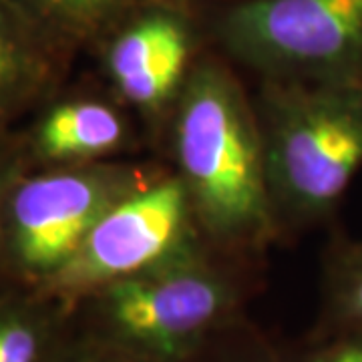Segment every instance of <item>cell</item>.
Wrapping results in <instances>:
<instances>
[{"label":"cell","mask_w":362,"mask_h":362,"mask_svg":"<svg viewBox=\"0 0 362 362\" xmlns=\"http://www.w3.org/2000/svg\"><path fill=\"white\" fill-rule=\"evenodd\" d=\"M180 177L211 247L259 262L282 232L272 206L254 97L223 54H199L165 131Z\"/></svg>","instance_id":"obj_1"},{"label":"cell","mask_w":362,"mask_h":362,"mask_svg":"<svg viewBox=\"0 0 362 362\" xmlns=\"http://www.w3.org/2000/svg\"><path fill=\"white\" fill-rule=\"evenodd\" d=\"M259 262L209 244L93 292L73 306L75 330L149 362H189L246 318Z\"/></svg>","instance_id":"obj_2"},{"label":"cell","mask_w":362,"mask_h":362,"mask_svg":"<svg viewBox=\"0 0 362 362\" xmlns=\"http://www.w3.org/2000/svg\"><path fill=\"white\" fill-rule=\"evenodd\" d=\"M252 97L282 235L332 220L362 169V85L258 81Z\"/></svg>","instance_id":"obj_3"},{"label":"cell","mask_w":362,"mask_h":362,"mask_svg":"<svg viewBox=\"0 0 362 362\" xmlns=\"http://www.w3.org/2000/svg\"><path fill=\"white\" fill-rule=\"evenodd\" d=\"M199 16L207 45L258 81L362 85V0H232Z\"/></svg>","instance_id":"obj_4"},{"label":"cell","mask_w":362,"mask_h":362,"mask_svg":"<svg viewBox=\"0 0 362 362\" xmlns=\"http://www.w3.org/2000/svg\"><path fill=\"white\" fill-rule=\"evenodd\" d=\"M168 168L125 157L18 175L0 221V288H42L109 207Z\"/></svg>","instance_id":"obj_5"},{"label":"cell","mask_w":362,"mask_h":362,"mask_svg":"<svg viewBox=\"0 0 362 362\" xmlns=\"http://www.w3.org/2000/svg\"><path fill=\"white\" fill-rule=\"evenodd\" d=\"M206 244L185 187L168 168L109 207L73 258L39 292L73 308L105 286L159 268Z\"/></svg>","instance_id":"obj_6"},{"label":"cell","mask_w":362,"mask_h":362,"mask_svg":"<svg viewBox=\"0 0 362 362\" xmlns=\"http://www.w3.org/2000/svg\"><path fill=\"white\" fill-rule=\"evenodd\" d=\"M206 47L199 11L185 0H161L125 18L93 57L101 83L135 115L143 135L163 143Z\"/></svg>","instance_id":"obj_7"},{"label":"cell","mask_w":362,"mask_h":362,"mask_svg":"<svg viewBox=\"0 0 362 362\" xmlns=\"http://www.w3.org/2000/svg\"><path fill=\"white\" fill-rule=\"evenodd\" d=\"M16 131L28 169L125 159L143 139L139 121L101 81L89 87L65 83Z\"/></svg>","instance_id":"obj_8"},{"label":"cell","mask_w":362,"mask_h":362,"mask_svg":"<svg viewBox=\"0 0 362 362\" xmlns=\"http://www.w3.org/2000/svg\"><path fill=\"white\" fill-rule=\"evenodd\" d=\"M73 61L18 0H0V131L16 129L61 89Z\"/></svg>","instance_id":"obj_9"},{"label":"cell","mask_w":362,"mask_h":362,"mask_svg":"<svg viewBox=\"0 0 362 362\" xmlns=\"http://www.w3.org/2000/svg\"><path fill=\"white\" fill-rule=\"evenodd\" d=\"M73 332V308L61 300L0 288V362H59Z\"/></svg>","instance_id":"obj_10"},{"label":"cell","mask_w":362,"mask_h":362,"mask_svg":"<svg viewBox=\"0 0 362 362\" xmlns=\"http://www.w3.org/2000/svg\"><path fill=\"white\" fill-rule=\"evenodd\" d=\"M161 0H18L69 54H93L131 14Z\"/></svg>","instance_id":"obj_11"},{"label":"cell","mask_w":362,"mask_h":362,"mask_svg":"<svg viewBox=\"0 0 362 362\" xmlns=\"http://www.w3.org/2000/svg\"><path fill=\"white\" fill-rule=\"evenodd\" d=\"M362 328V240L334 235L324 252L320 310L310 337Z\"/></svg>","instance_id":"obj_12"},{"label":"cell","mask_w":362,"mask_h":362,"mask_svg":"<svg viewBox=\"0 0 362 362\" xmlns=\"http://www.w3.org/2000/svg\"><path fill=\"white\" fill-rule=\"evenodd\" d=\"M189 362H290V354L282 352L259 328L242 318L214 338Z\"/></svg>","instance_id":"obj_13"},{"label":"cell","mask_w":362,"mask_h":362,"mask_svg":"<svg viewBox=\"0 0 362 362\" xmlns=\"http://www.w3.org/2000/svg\"><path fill=\"white\" fill-rule=\"evenodd\" d=\"M290 362H362V328H346L310 337Z\"/></svg>","instance_id":"obj_14"},{"label":"cell","mask_w":362,"mask_h":362,"mask_svg":"<svg viewBox=\"0 0 362 362\" xmlns=\"http://www.w3.org/2000/svg\"><path fill=\"white\" fill-rule=\"evenodd\" d=\"M59 362H149L139 358L131 352L105 344L101 340L85 337L81 332H73L66 349L61 354Z\"/></svg>","instance_id":"obj_15"},{"label":"cell","mask_w":362,"mask_h":362,"mask_svg":"<svg viewBox=\"0 0 362 362\" xmlns=\"http://www.w3.org/2000/svg\"><path fill=\"white\" fill-rule=\"evenodd\" d=\"M25 171H28V163L21 145L18 131H0V221H2V209L8 189L13 187L16 177L23 175Z\"/></svg>","instance_id":"obj_16"},{"label":"cell","mask_w":362,"mask_h":362,"mask_svg":"<svg viewBox=\"0 0 362 362\" xmlns=\"http://www.w3.org/2000/svg\"><path fill=\"white\" fill-rule=\"evenodd\" d=\"M189 2L194 8H197L199 13L202 11H207V8H214V6H220V4H226V2H232V0H185Z\"/></svg>","instance_id":"obj_17"}]
</instances>
